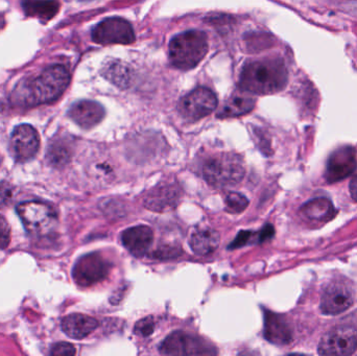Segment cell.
Returning <instances> with one entry per match:
<instances>
[{
	"mask_svg": "<svg viewBox=\"0 0 357 356\" xmlns=\"http://www.w3.org/2000/svg\"><path fill=\"white\" fill-rule=\"evenodd\" d=\"M287 83V67L279 59L250 61L243 66L239 79L241 89L251 94L276 93Z\"/></svg>",
	"mask_w": 357,
	"mask_h": 356,
	"instance_id": "6da1fadb",
	"label": "cell"
},
{
	"mask_svg": "<svg viewBox=\"0 0 357 356\" xmlns=\"http://www.w3.org/2000/svg\"><path fill=\"white\" fill-rule=\"evenodd\" d=\"M208 52V40L205 33L188 31L178 33L169 44L172 64L182 70L195 68Z\"/></svg>",
	"mask_w": 357,
	"mask_h": 356,
	"instance_id": "7a4b0ae2",
	"label": "cell"
},
{
	"mask_svg": "<svg viewBox=\"0 0 357 356\" xmlns=\"http://www.w3.org/2000/svg\"><path fill=\"white\" fill-rule=\"evenodd\" d=\"M70 82L68 70L62 65H52L42 71L29 86V102L46 104L58 100Z\"/></svg>",
	"mask_w": 357,
	"mask_h": 356,
	"instance_id": "3957f363",
	"label": "cell"
},
{
	"mask_svg": "<svg viewBox=\"0 0 357 356\" xmlns=\"http://www.w3.org/2000/svg\"><path fill=\"white\" fill-rule=\"evenodd\" d=\"M243 161L230 154H220L208 159L204 165V178L214 187H231L245 177Z\"/></svg>",
	"mask_w": 357,
	"mask_h": 356,
	"instance_id": "277c9868",
	"label": "cell"
},
{
	"mask_svg": "<svg viewBox=\"0 0 357 356\" xmlns=\"http://www.w3.org/2000/svg\"><path fill=\"white\" fill-rule=\"evenodd\" d=\"M17 212L23 226L33 235H45L50 233L56 224V212L54 207L38 201L21 203Z\"/></svg>",
	"mask_w": 357,
	"mask_h": 356,
	"instance_id": "5b68a950",
	"label": "cell"
},
{
	"mask_svg": "<svg viewBox=\"0 0 357 356\" xmlns=\"http://www.w3.org/2000/svg\"><path fill=\"white\" fill-rule=\"evenodd\" d=\"M160 353L165 355H211L215 348L204 339L176 332L161 344Z\"/></svg>",
	"mask_w": 357,
	"mask_h": 356,
	"instance_id": "8992f818",
	"label": "cell"
},
{
	"mask_svg": "<svg viewBox=\"0 0 357 356\" xmlns=\"http://www.w3.org/2000/svg\"><path fill=\"white\" fill-rule=\"evenodd\" d=\"M357 349V332L349 325H340L329 330L319 344L321 355H354Z\"/></svg>",
	"mask_w": 357,
	"mask_h": 356,
	"instance_id": "52a82bcc",
	"label": "cell"
},
{
	"mask_svg": "<svg viewBox=\"0 0 357 356\" xmlns=\"http://www.w3.org/2000/svg\"><path fill=\"white\" fill-rule=\"evenodd\" d=\"M92 40L102 45L131 44L135 41L133 27L123 18H108L92 29Z\"/></svg>",
	"mask_w": 357,
	"mask_h": 356,
	"instance_id": "ba28073f",
	"label": "cell"
},
{
	"mask_svg": "<svg viewBox=\"0 0 357 356\" xmlns=\"http://www.w3.org/2000/svg\"><path fill=\"white\" fill-rule=\"evenodd\" d=\"M218 107V98L211 90L197 88L181 100L178 110L187 121H199L213 112Z\"/></svg>",
	"mask_w": 357,
	"mask_h": 356,
	"instance_id": "9c48e42d",
	"label": "cell"
},
{
	"mask_svg": "<svg viewBox=\"0 0 357 356\" xmlns=\"http://www.w3.org/2000/svg\"><path fill=\"white\" fill-rule=\"evenodd\" d=\"M110 263L98 253L81 257L73 268V279L81 286H91L102 281L110 272Z\"/></svg>",
	"mask_w": 357,
	"mask_h": 356,
	"instance_id": "30bf717a",
	"label": "cell"
},
{
	"mask_svg": "<svg viewBox=\"0 0 357 356\" xmlns=\"http://www.w3.org/2000/svg\"><path fill=\"white\" fill-rule=\"evenodd\" d=\"M354 292L349 284L335 280L325 286L321 298V309L326 315H339L354 304Z\"/></svg>",
	"mask_w": 357,
	"mask_h": 356,
	"instance_id": "8fae6325",
	"label": "cell"
},
{
	"mask_svg": "<svg viewBox=\"0 0 357 356\" xmlns=\"http://www.w3.org/2000/svg\"><path fill=\"white\" fill-rule=\"evenodd\" d=\"M10 148L17 160H31L40 148L39 134L29 125H20L15 127L10 137Z\"/></svg>",
	"mask_w": 357,
	"mask_h": 356,
	"instance_id": "7c38bea8",
	"label": "cell"
},
{
	"mask_svg": "<svg viewBox=\"0 0 357 356\" xmlns=\"http://www.w3.org/2000/svg\"><path fill=\"white\" fill-rule=\"evenodd\" d=\"M357 167L356 150L352 146L337 148L331 154L327 162V182L333 183L349 177Z\"/></svg>",
	"mask_w": 357,
	"mask_h": 356,
	"instance_id": "4fadbf2b",
	"label": "cell"
},
{
	"mask_svg": "<svg viewBox=\"0 0 357 356\" xmlns=\"http://www.w3.org/2000/svg\"><path fill=\"white\" fill-rule=\"evenodd\" d=\"M182 198V190L177 184H161L151 189L144 198V207L155 212L174 210Z\"/></svg>",
	"mask_w": 357,
	"mask_h": 356,
	"instance_id": "5bb4252c",
	"label": "cell"
},
{
	"mask_svg": "<svg viewBox=\"0 0 357 356\" xmlns=\"http://www.w3.org/2000/svg\"><path fill=\"white\" fill-rule=\"evenodd\" d=\"M68 115L79 127L91 129L104 119L105 109L98 102L79 100L71 106Z\"/></svg>",
	"mask_w": 357,
	"mask_h": 356,
	"instance_id": "9a60e30c",
	"label": "cell"
},
{
	"mask_svg": "<svg viewBox=\"0 0 357 356\" xmlns=\"http://www.w3.org/2000/svg\"><path fill=\"white\" fill-rule=\"evenodd\" d=\"M154 240L153 230L148 226L140 225L129 228L121 234V242L132 255L142 257L150 250Z\"/></svg>",
	"mask_w": 357,
	"mask_h": 356,
	"instance_id": "2e32d148",
	"label": "cell"
},
{
	"mask_svg": "<svg viewBox=\"0 0 357 356\" xmlns=\"http://www.w3.org/2000/svg\"><path fill=\"white\" fill-rule=\"evenodd\" d=\"M264 338L275 345H287L291 342V330L283 316L268 311L264 313Z\"/></svg>",
	"mask_w": 357,
	"mask_h": 356,
	"instance_id": "e0dca14e",
	"label": "cell"
},
{
	"mask_svg": "<svg viewBox=\"0 0 357 356\" xmlns=\"http://www.w3.org/2000/svg\"><path fill=\"white\" fill-rule=\"evenodd\" d=\"M98 327V322L94 318L82 314L67 316L62 321V330L69 338L83 340Z\"/></svg>",
	"mask_w": 357,
	"mask_h": 356,
	"instance_id": "ac0fdd59",
	"label": "cell"
},
{
	"mask_svg": "<svg viewBox=\"0 0 357 356\" xmlns=\"http://www.w3.org/2000/svg\"><path fill=\"white\" fill-rule=\"evenodd\" d=\"M254 106H255V100L252 98L251 93L241 89L239 91L234 92L226 100L218 112V116L220 118L241 116L251 112Z\"/></svg>",
	"mask_w": 357,
	"mask_h": 356,
	"instance_id": "d6986e66",
	"label": "cell"
},
{
	"mask_svg": "<svg viewBox=\"0 0 357 356\" xmlns=\"http://www.w3.org/2000/svg\"><path fill=\"white\" fill-rule=\"evenodd\" d=\"M300 212L307 221L327 223L335 217V209L329 199L318 198L305 203Z\"/></svg>",
	"mask_w": 357,
	"mask_h": 356,
	"instance_id": "ffe728a7",
	"label": "cell"
},
{
	"mask_svg": "<svg viewBox=\"0 0 357 356\" xmlns=\"http://www.w3.org/2000/svg\"><path fill=\"white\" fill-rule=\"evenodd\" d=\"M220 234L210 228H203L193 232L190 238L191 250L199 256L212 254L220 246Z\"/></svg>",
	"mask_w": 357,
	"mask_h": 356,
	"instance_id": "44dd1931",
	"label": "cell"
},
{
	"mask_svg": "<svg viewBox=\"0 0 357 356\" xmlns=\"http://www.w3.org/2000/svg\"><path fill=\"white\" fill-rule=\"evenodd\" d=\"M25 15L41 20H50L58 14L60 2L58 0H23Z\"/></svg>",
	"mask_w": 357,
	"mask_h": 356,
	"instance_id": "7402d4cb",
	"label": "cell"
},
{
	"mask_svg": "<svg viewBox=\"0 0 357 356\" xmlns=\"http://www.w3.org/2000/svg\"><path fill=\"white\" fill-rule=\"evenodd\" d=\"M225 204H226V210L229 213L238 215L245 210L249 205V200L239 192H231L227 194Z\"/></svg>",
	"mask_w": 357,
	"mask_h": 356,
	"instance_id": "603a6c76",
	"label": "cell"
},
{
	"mask_svg": "<svg viewBox=\"0 0 357 356\" xmlns=\"http://www.w3.org/2000/svg\"><path fill=\"white\" fill-rule=\"evenodd\" d=\"M155 322L152 317L144 318V319L140 320L137 322V324L134 328V332L137 336H151L154 332Z\"/></svg>",
	"mask_w": 357,
	"mask_h": 356,
	"instance_id": "cb8c5ba5",
	"label": "cell"
},
{
	"mask_svg": "<svg viewBox=\"0 0 357 356\" xmlns=\"http://www.w3.org/2000/svg\"><path fill=\"white\" fill-rule=\"evenodd\" d=\"M109 77H111V81L116 84H125L128 82V71L127 69L123 68L121 65H111V68H109Z\"/></svg>",
	"mask_w": 357,
	"mask_h": 356,
	"instance_id": "d4e9b609",
	"label": "cell"
},
{
	"mask_svg": "<svg viewBox=\"0 0 357 356\" xmlns=\"http://www.w3.org/2000/svg\"><path fill=\"white\" fill-rule=\"evenodd\" d=\"M10 242V227L6 219L0 215V249H6Z\"/></svg>",
	"mask_w": 357,
	"mask_h": 356,
	"instance_id": "484cf974",
	"label": "cell"
},
{
	"mask_svg": "<svg viewBox=\"0 0 357 356\" xmlns=\"http://www.w3.org/2000/svg\"><path fill=\"white\" fill-rule=\"evenodd\" d=\"M52 355H75V348L73 345L69 344V343H59V344L54 345L50 351Z\"/></svg>",
	"mask_w": 357,
	"mask_h": 356,
	"instance_id": "4316f807",
	"label": "cell"
},
{
	"mask_svg": "<svg viewBox=\"0 0 357 356\" xmlns=\"http://www.w3.org/2000/svg\"><path fill=\"white\" fill-rule=\"evenodd\" d=\"M13 188L6 182H0V208L6 206L12 200Z\"/></svg>",
	"mask_w": 357,
	"mask_h": 356,
	"instance_id": "83f0119b",
	"label": "cell"
},
{
	"mask_svg": "<svg viewBox=\"0 0 357 356\" xmlns=\"http://www.w3.org/2000/svg\"><path fill=\"white\" fill-rule=\"evenodd\" d=\"M253 233L250 231H241L238 235L236 236L232 244L230 245V249L241 248V247L247 245L251 240Z\"/></svg>",
	"mask_w": 357,
	"mask_h": 356,
	"instance_id": "f1b7e54d",
	"label": "cell"
},
{
	"mask_svg": "<svg viewBox=\"0 0 357 356\" xmlns=\"http://www.w3.org/2000/svg\"><path fill=\"white\" fill-rule=\"evenodd\" d=\"M180 247L175 248V247L167 246L162 247L159 249L156 252V257L158 258H171V257H177L180 254Z\"/></svg>",
	"mask_w": 357,
	"mask_h": 356,
	"instance_id": "f546056e",
	"label": "cell"
},
{
	"mask_svg": "<svg viewBox=\"0 0 357 356\" xmlns=\"http://www.w3.org/2000/svg\"><path fill=\"white\" fill-rule=\"evenodd\" d=\"M54 150L52 158L54 159L58 163L65 162L70 156L68 148L65 146H56Z\"/></svg>",
	"mask_w": 357,
	"mask_h": 356,
	"instance_id": "4dcf8cb0",
	"label": "cell"
},
{
	"mask_svg": "<svg viewBox=\"0 0 357 356\" xmlns=\"http://www.w3.org/2000/svg\"><path fill=\"white\" fill-rule=\"evenodd\" d=\"M275 229L272 225H266L264 227V229L259 232L258 234V242H266V240H271V238L274 236Z\"/></svg>",
	"mask_w": 357,
	"mask_h": 356,
	"instance_id": "1f68e13d",
	"label": "cell"
},
{
	"mask_svg": "<svg viewBox=\"0 0 357 356\" xmlns=\"http://www.w3.org/2000/svg\"><path fill=\"white\" fill-rule=\"evenodd\" d=\"M349 189L352 199L357 202V176L350 182Z\"/></svg>",
	"mask_w": 357,
	"mask_h": 356,
	"instance_id": "d6a6232c",
	"label": "cell"
},
{
	"mask_svg": "<svg viewBox=\"0 0 357 356\" xmlns=\"http://www.w3.org/2000/svg\"><path fill=\"white\" fill-rule=\"evenodd\" d=\"M82 1H93V0H82Z\"/></svg>",
	"mask_w": 357,
	"mask_h": 356,
	"instance_id": "836d02e7",
	"label": "cell"
}]
</instances>
